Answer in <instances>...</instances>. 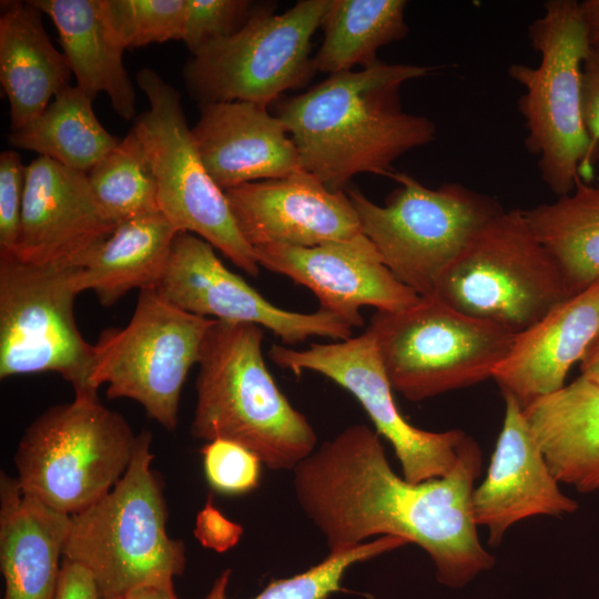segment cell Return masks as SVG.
I'll use <instances>...</instances> for the list:
<instances>
[{
    "instance_id": "6da1fadb",
    "label": "cell",
    "mask_w": 599,
    "mask_h": 599,
    "mask_svg": "<svg viewBox=\"0 0 599 599\" xmlns=\"http://www.w3.org/2000/svg\"><path fill=\"white\" fill-rule=\"evenodd\" d=\"M481 466V449L467 436L449 474L410 483L392 468L377 432L354 424L293 469V488L328 552L374 536L399 537L428 554L441 585L459 588L496 561L481 545L473 515Z\"/></svg>"
},
{
    "instance_id": "7a4b0ae2",
    "label": "cell",
    "mask_w": 599,
    "mask_h": 599,
    "mask_svg": "<svg viewBox=\"0 0 599 599\" xmlns=\"http://www.w3.org/2000/svg\"><path fill=\"white\" fill-rule=\"evenodd\" d=\"M434 67L377 64L329 74L308 91L277 105L302 169L332 191H345L361 173L390 176L392 164L436 136L435 123L402 110L399 89Z\"/></svg>"
},
{
    "instance_id": "3957f363",
    "label": "cell",
    "mask_w": 599,
    "mask_h": 599,
    "mask_svg": "<svg viewBox=\"0 0 599 599\" xmlns=\"http://www.w3.org/2000/svg\"><path fill=\"white\" fill-rule=\"evenodd\" d=\"M262 327L214 319L199 359L191 434L230 440L272 470H293L315 449L317 435L268 372Z\"/></svg>"
},
{
    "instance_id": "277c9868",
    "label": "cell",
    "mask_w": 599,
    "mask_h": 599,
    "mask_svg": "<svg viewBox=\"0 0 599 599\" xmlns=\"http://www.w3.org/2000/svg\"><path fill=\"white\" fill-rule=\"evenodd\" d=\"M539 63H514L508 75L525 92L518 110L525 120V145L537 156L544 183L558 196L578 180L592 183L599 153L588 135L582 110V68L591 53L587 28L575 0H549L528 28Z\"/></svg>"
},
{
    "instance_id": "5b68a950",
    "label": "cell",
    "mask_w": 599,
    "mask_h": 599,
    "mask_svg": "<svg viewBox=\"0 0 599 599\" xmlns=\"http://www.w3.org/2000/svg\"><path fill=\"white\" fill-rule=\"evenodd\" d=\"M152 435L141 432L132 460L100 500L71 516L63 558L85 568L102 599L149 585H174L185 546L167 535L163 485L152 470Z\"/></svg>"
},
{
    "instance_id": "8992f818",
    "label": "cell",
    "mask_w": 599,
    "mask_h": 599,
    "mask_svg": "<svg viewBox=\"0 0 599 599\" xmlns=\"http://www.w3.org/2000/svg\"><path fill=\"white\" fill-rule=\"evenodd\" d=\"M433 296L517 335L571 294L525 210L512 209L479 230L441 274Z\"/></svg>"
},
{
    "instance_id": "52a82bcc",
    "label": "cell",
    "mask_w": 599,
    "mask_h": 599,
    "mask_svg": "<svg viewBox=\"0 0 599 599\" xmlns=\"http://www.w3.org/2000/svg\"><path fill=\"white\" fill-rule=\"evenodd\" d=\"M129 423L98 396L49 407L24 430L14 464L22 491L73 516L104 497L138 445Z\"/></svg>"
},
{
    "instance_id": "ba28073f",
    "label": "cell",
    "mask_w": 599,
    "mask_h": 599,
    "mask_svg": "<svg viewBox=\"0 0 599 599\" xmlns=\"http://www.w3.org/2000/svg\"><path fill=\"white\" fill-rule=\"evenodd\" d=\"M399 183L377 205L361 191L346 187L361 231L377 248L384 264L419 296H433L441 274L479 230L504 211L493 197L459 183L429 189L403 172Z\"/></svg>"
},
{
    "instance_id": "9c48e42d",
    "label": "cell",
    "mask_w": 599,
    "mask_h": 599,
    "mask_svg": "<svg viewBox=\"0 0 599 599\" xmlns=\"http://www.w3.org/2000/svg\"><path fill=\"white\" fill-rule=\"evenodd\" d=\"M367 331L392 388L413 402L493 378L517 336L435 296L397 312L376 311Z\"/></svg>"
},
{
    "instance_id": "30bf717a",
    "label": "cell",
    "mask_w": 599,
    "mask_h": 599,
    "mask_svg": "<svg viewBox=\"0 0 599 599\" xmlns=\"http://www.w3.org/2000/svg\"><path fill=\"white\" fill-rule=\"evenodd\" d=\"M332 0H301L283 13L255 4L234 34L209 43L185 62L182 78L199 104L245 101L268 106L316 72L312 38Z\"/></svg>"
},
{
    "instance_id": "8fae6325",
    "label": "cell",
    "mask_w": 599,
    "mask_h": 599,
    "mask_svg": "<svg viewBox=\"0 0 599 599\" xmlns=\"http://www.w3.org/2000/svg\"><path fill=\"white\" fill-rule=\"evenodd\" d=\"M213 321L176 307L156 288L140 291L129 323L102 331L93 344L91 387L105 385L108 398L133 399L175 430L183 385Z\"/></svg>"
},
{
    "instance_id": "7c38bea8",
    "label": "cell",
    "mask_w": 599,
    "mask_h": 599,
    "mask_svg": "<svg viewBox=\"0 0 599 599\" xmlns=\"http://www.w3.org/2000/svg\"><path fill=\"white\" fill-rule=\"evenodd\" d=\"M135 80L150 108L135 118L131 130L151 164L160 212L179 232L202 237L256 276L260 265L254 251L240 233L224 191L199 155L180 92L150 68L141 69Z\"/></svg>"
},
{
    "instance_id": "4fadbf2b",
    "label": "cell",
    "mask_w": 599,
    "mask_h": 599,
    "mask_svg": "<svg viewBox=\"0 0 599 599\" xmlns=\"http://www.w3.org/2000/svg\"><path fill=\"white\" fill-rule=\"evenodd\" d=\"M79 267L29 263L0 252V378L53 372L75 397H95L90 385L93 344L74 315Z\"/></svg>"
},
{
    "instance_id": "5bb4252c",
    "label": "cell",
    "mask_w": 599,
    "mask_h": 599,
    "mask_svg": "<svg viewBox=\"0 0 599 599\" xmlns=\"http://www.w3.org/2000/svg\"><path fill=\"white\" fill-rule=\"evenodd\" d=\"M268 356L296 376L312 370L348 390L365 409L377 434L390 443L406 480L440 478L455 466L468 435L460 429L439 433L419 429L403 417L374 336L367 329L345 341L312 344L305 349L274 345Z\"/></svg>"
},
{
    "instance_id": "9a60e30c",
    "label": "cell",
    "mask_w": 599,
    "mask_h": 599,
    "mask_svg": "<svg viewBox=\"0 0 599 599\" xmlns=\"http://www.w3.org/2000/svg\"><path fill=\"white\" fill-rule=\"evenodd\" d=\"M156 291L187 313L263 326L287 345L314 336L345 341L353 334L348 324L327 312L297 313L271 304L225 267L210 243L189 232L176 234Z\"/></svg>"
},
{
    "instance_id": "2e32d148",
    "label": "cell",
    "mask_w": 599,
    "mask_h": 599,
    "mask_svg": "<svg viewBox=\"0 0 599 599\" xmlns=\"http://www.w3.org/2000/svg\"><path fill=\"white\" fill-rule=\"evenodd\" d=\"M253 251L260 266L307 287L321 311L352 328L364 325V306L397 312L420 298L393 275L363 233L311 247L266 245Z\"/></svg>"
},
{
    "instance_id": "e0dca14e",
    "label": "cell",
    "mask_w": 599,
    "mask_h": 599,
    "mask_svg": "<svg viewBox=\"0 0 599 599\" xmlns=\"http://www.w3.org/2000/svg\"><path fill=\"white\" fill-rule=\"evenodd\" d=\"M115 226L87 173L44 156L27 165L20 230L11 252L18 258L82 267Z\"/></svg>"
},
{
    "instance_id": "ac0fdd59",
    "label": "cell",
    "mask_w": 599,
    "mask_h": 599,
    "mask_svg": "<svg viewBox=\"0 0 599 599\" xmlns=\"http://www.w3.org/2000/svg\"><path fill=\"white\" fill-rule=\"evenodd\" d=\"M223 191L236 226L252 248L311 247L362 233L347 193L327 189L303 169Z\"/></svg>"
},
{
    "instance_id": "d6986e66",
    "label": "cell",
    "mask_w": 599,
    "mask_h": 599,
    "mask_svg": "<svg viewBox=\"0 0 599 599\" xmlns=\"http://www.w3.org/2000/svg\"><path fill=\"white\" fill-rule=\"evenodd\" d=\"M505 415L485 480L474 489L473 515L488 528L490 546H498L516 522L534 516H562L577 510L566 496L517 399L502 394Z\"/></svg>"
},
{
    "instance_id": "ffe728a7",
    "label": "cell",
    "mask_w": 599,
    "mask_h": 599,
    "mask_svg": "<svg viewBox=\"0 0 599 599\" xmlns=\"http://www.w3.org/2000/svg\"><path fill=\"white\" fill-rule=\"evenodd\" d=\"M199 108L191 132L206 171L222 190L302 170L285 124L266 105L232 101Z\"/></svg>"
},
{
    "instance_id": "44dd1931",
    "label": "cell",
    "mask_w": 599,
    "mask_h": 599,
    "mask_svg": "<svg viewBox=\"0 0 599 599\" xmlns=\"http://www.w3.org/2000/svg\"><path fill=\"white\" fill-rule=\"evenodd\" d=\"M599 333V282L555 306L517 334L493 378L502 394L522 409L565 387L571 366L580 362Z\"/></svg>"
},
{
    "instance_id": "7402d4cb",
    "label": "cell",
    "mask_w": 599,
    "mask_h": 599,
    "mask_svg": "<svg viewBox=\"0 0 599 599\" xmlns=\"http://www.w3.org/2000/svg\"><path fill=\"white\" fill-rule=\"evenodd\" d=\"M71 516L24 494L16 478L0 476V569L3 599H54L60 557Z\"/></svg>"
},
{
    "instance_id": "603a6c76",
    "label": "cell",
    "mask_w": 599,
    "mask_h": 599,
    "mask_svg": "<svg viewBox=\"0 0 599 599\" xmlns=\"http://www.w3.org/2000/svg\"><path fill=\"white\" fill-rule=\"evenodd\" d=\"M0 82L10 104L11 132L39 116L69 85L72 71L50 41L31 1H2Z\"/></svg>"
},
{
    "instance_id": "cb8c5ba5",
    "label": "cell",
    "mask_w": 599,
    "mask_h": 599,
    "mask_svg": "<svg viewBox=\"0 0 599 599\" xmlns=\"http://www.w3.org/2000/svg\"><path fill=\"white\" fill-rule=\"evenodd\" d=\"M524 413L556 479L599 493V385L579 376Z\"/></svg>"
},
{
    "instance_id": "d4e9b609",
    "label": "cell",
    "mask_w": 599,
    "mask_h": 599,
    "mask_svg": "<svg viewBox=\"0 0 599 599\" xmlns=\"http://www.w3.org/2000/svg\"><path fill=\"white\" fill-rule=\"evenodd\" d=\"M177 233L162 213L118 224L77 270L73 278L77 293L92 291L102 306L111 307L132 290L156 288Z\"/></svg>"
},
{
    "instance_id": "484cf974",
    "label": "cell",
    "mask_w": 599,
    "mask_h": 599,
    "mask_svg": "<svg viewBox=\"0 0 599 599\" xmlns=\"http://www.w3.org/2000/svg\"><path fill=\"white\" fill-rule=\"evenodd\" d=\"M53 21L62 53L77 87L91 98L105 93L124 120L135 116V90L122 61L123 49L111 38L100 0H32Z\"/></svg>"
},
{
    "instance_id": "4316f807",
    "label": "cell",
    "mask_w": 599,
    "mask_h": 599,
    "mask_svg": "<svg viewBox=\"0 0 599 599\" xmlns=\"http://www.w3.org/2000/svg\"><path fill=\"white\" fill-rule=\"evenodd\" d=\"M92 101L79 87L67 85L39 116L8 135L9 144L88 173L121 141L99 122Z\"/></svg>"
},
{
    "instance_id": "83f0119b",
    "label": "cell",
    "mask_w": 599,
    "mask_h": 599,
    "mask_svg": "<svg viewBox=\"0 0 599 599\" xmlns=\"http://www.w3.org/2000/svg\"><path fill=\"white\" fill-rule=\"evenodd\" d=\"M525 213L557 260L571 296L599 282V184L578 180L569 194Z\"/></svg>"
},
{
    "instance_id": "f1b7e54d",
    "label": "cell",
    "mask_w": 599,
    "mask_h": 599,
    "mask_svg": "<svg viewBox=\"0 0 599 599\" xmlns=\"http://www.w3.org/2000/svg\"><path fill=\"white\" fill-rule=\"evenodd\" d=\"M406 4L404 0H332L321 27L323 41L313 57L315 71L335 74L377 64V51L409 32Z\"/></svg>"
},
{
    "instance_id": "f546056e",
    "label": "cell",
    "mask_w": 599,
    "mask_h": 599,
    "mask_svg": "<svg viewBox=\"0 0 599 599\" xmlns=\"http://www.w3.org/2000/svg\"><path fill=\"white\" fill-rule=\"evenodd\" d=\"M87 175L97 200L116 225L161 213L151 164L132 130Z\"/></svg>"
},
{
    "instance_id": "4dcf8cb0",
    "label": "cell",
    "mask_w": 599,
    "mask_h": 599,
    "mask_svg": "<svg viewBox=\"0 0 599 599\" xmlns=\"http://www.w3.org/2000/svg\"><path fill=\"white\" fill-rule=\"evenodd\" d=\"M407 545L395 536H382L355 547L328 552L317 565L288 578L271 581L252 599H327L342 591V580L347 569L362 561ZM230 570L223 571L214 581L204 599H227Z\"/></svg>"
},
{
    "instance_id": "1f68e13d",
    "label": "cell",
    "mask_w": 599,
    "mask_h": 599,
    "mask_svg": "<svg viewBox=\"0 0 599 599\" xmlns=\"http://www.w3.org/2000/svg\"><path fill=\"white\" fill-rule=\"evenodd\" d=\"M100 10L123 50L183 39L185 0H100Z\"/></svg>"
},
{
    "instance_id": "d6a6232c",
    "label": "cell",
    "mask_w": 599,
    "mask_h": 599,
    "mask_svg": "<svg viewBox=\"0 0 599 599\" xmlns=\"http://www.w3.org/2000/svg\"><path fill=\"white\" fill-rule=\"evenodd\" d=\"M254 6L248 0H185L182 41L194 54L209 43L236 33Z\"/></svg>"
},
{
    "instance_id": "836d02e7",
    "label": "cell",
    "mask_w": 599,
    "mask_h": 599,
    "mask_svg": "<svg viewBox=\"0 0 599 599\" xmlns=\"http://www.w3.org/2000/svg\"><path fill=\"white\" fill-rule=\"evenodd\" d=\"M210 486L224 495H243L260 483L261 459L240 444L216 439L201 450Z\"/></svg>"
},
{
    "instance_id": "e575fe53",
    "label": "cell",
    "mask_w": 599,
    "mask_h": 599,
    "mask_svg": "<svg viewBox=\"0 0 599 599\" xmlns=\"http://www.w3.org/2000/svg\"><path fill=\"white\" fill-rule=\"evenodd\" d=\"M27 165L13 150L0 154V252H12L19 235Z\"/></svg>"
},
{
    "instance_id": "d590c367",
    "label": "cell",
    "mask_w": 599,
    "mask_h": 599,
    "mask_svg": "<svg viewBox=\"0 0 599 599\" xmlns=\"http://www.w3.org/2000/svg\"><path fill=\"white\" fill-rule=\"evenodd\" d=\"M242 534V528L212 506L211 499L196 518L195 536L199 541L216 551H224L234 546Z\"/></svg>"
},
{
    "instance_id": "8d00e7d4",
    "label": "cell",
    "mask_w": 599,
    "mask_h": 599,
    "mask_svg": "<svg viewBox=\"0 0 599 599\" xmlns=\"http://www.w3.org/2000/svg\"><path fill=\"white\" fill-rule=\"evenodd\" d=\"M582 110L588 135L599 153V52L592 50L582 68Z\"/></svg>"
},
{
    "instance_id": "74e56055",
    "label": "cell",
    "mask_w": 599,
    "mask_h": 599,
    "mask_svg": "<svg viewBox=\"0 0 599 599\" xmlns=\"http://www.w3.org/2000/svg\"><path fill=\"white\" fill-rule=\"evenodd\" d=\"M54 599H102L90 572L63 558Z\"/></svg>"
},
{
    "instance_id": "f35d334b",
    "label": "cell",
    "mask_w": 599,
    "mask_h": 599,
    "mask_svg": "<svg viewBox=\"0 0 599 599\" xmlns=\"http://www.w3.org/2000/svg\"><path fill=\"white\" fill-rule=\"evenodd\" d=\"M580 9L591 50L599 52V0H583L580 2Z\"/></svg>"
},
{
    "instance_id": "ab89813d",
    "label": "cell",
    "mask_w": 599,
    "mask_h": 599,
    "mask_svg": "<svg viewBox=\"0 0 599 599\" xmlns=\"http://www.w3.org/2000/svg\"><path fill=\"white\" fill-rule=\"evenodd\" d=\"M580 363V376L599 385V333L596 335Z\"/></svg>"
},
{
    "instance_id": "60d3db41",
    "label": "cell",
    "mask_w": 599,
    "mask_h": 599,
    "mask_svg": "<svg viewBox=\"0 0 599 599\" xmlns=\"http://www.w3.org/2000/svg\"><path fill=\"white\" fill-rule=\"evenodd\" d=\"M119 599H177L174 585H149L136 588Z\"/></svg>"
}]
</instances>
